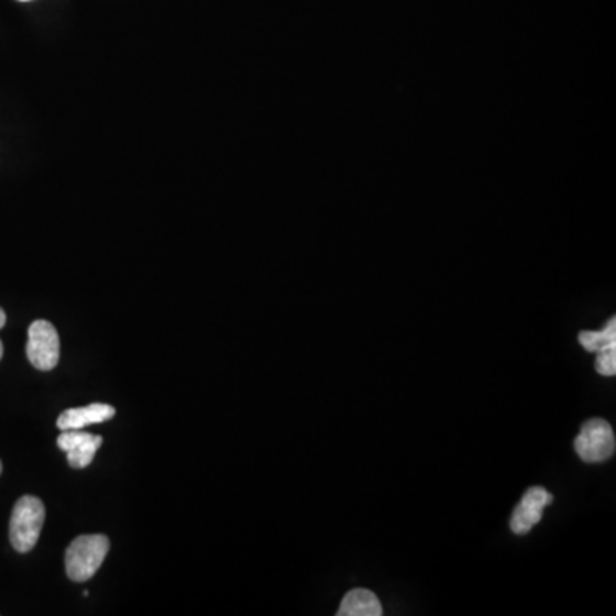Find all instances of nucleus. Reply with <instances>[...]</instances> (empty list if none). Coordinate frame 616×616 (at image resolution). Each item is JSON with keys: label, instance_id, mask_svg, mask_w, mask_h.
<instances>
[{"label": "nucleus", "instance_id": "nucleus-6", "mask_svg": "<svg viewBox=\"0 0 616 616\" xmlns=\"http://www.w3.org/2000/svg\"><path fill=\"white\" fill-rule=\"evenodd\" d=\"M553 502V495L543 486H532L524 493L522 501L514 510L510 529L514 535H528L543 517V508Z\"/></svg>", "mask_w": 616, "mask_h": 616}, {"label": "nucleus", "instance_id": "nucleus-11", "mask_svg": "<svg viewBox=\"0 0 616 616\" xmlns=\"http://www.w3.org/2000/svg\"><path fill=\"white\" fill-rule=\"evenodd\" d=\"M6 322H8V316H6L4 310L0 308V329L4 328Z\"/></svg>", "mask_w": 616, "mask_h": 616}, {"label": "nucleus", "instance_id": "nucleus-10", "mask_svg": "<svg viewBox=\"0 0 616 616\" xmlns=\"http://www.w3.org/2000/svg\"><path fill=\"white\" fill-rule=\"evenodd\" d=\"M596 370L601 375L613 377L616 374V343L597 351Z\"/></svg>", "mask_w": 616, "mask_h": 616}, {"label": "nucleus", "instance_id": "nucleus-9", "mask_svg": "<svg viewBox=\"0 0 616 616\" xmlns=\"http://www.w3.org/2000/svg\"><path fill=\"white\" fill-rule=\"evenodd\" d=\"M579 343L585 351L597 353L616 343V320L612 319L603 331H584L579 334Z\"/></svg>", "mask_w": 616, "mask_h": 616}, {"label": "nucleus", "instance_id": "nucleus-7", "mask_svg": "<svg viewBox=\"0 0 616 616\" xmlns=\"http://www.w3.org/2000/svg\"><path fill=\"white\" fill-rule=\"evenodd\" d=\"M116 408L105 403H92L85 408H70L61 413L57 420L58 430H82L89 425L103 424L112 420Z\"/></svg>", "mask_w": 616, "mask_h": 616}, {"label": "nucleus", "instance_id": "nucleus-1", "mask_svg": "<svg viewBox=\"0 0 616 616\" xmlns=\"http://www.w3.org/2000/svg\"><path fill=\"white\" fill-rule=\"evenodd\" d=\"M45 522V505L40 498L21 497L12 508L11 524H9V538L12 548L18 553H28L38 543Z\"/></svg>", "mask_w": 616, "mask_h": 616}, {"label": "nucleus", "instance_id": "nucleus-5", "mask_svg": "<svg viewBox=\"0 0 616 616\" xmlns=\"http://www.w3.org/2000/svg\"><path fill=\"white\" fill-rule=\"evenodd\" d=\"M101 443H103V437L92 436L82 430H62L57 439L58 449L66 452L67 462L74 470L88 468Z\"/></svg>", "mask_w": 616, "mask_h": 616}, {"label": "nucleus", "instance_id": "nucleus-3", "mask_svg": "<svg viewBox=\"0 0 616 616\" xmlns=\"http://www.w3.org/2000/svg\"><path fill=\"white\" fill-rule=\"evenodd\" d=\"M28 360L35 369L48 372L61 359V339L57 329L48 320H35L28 329Z\"/></svg>", "mask_w": 616, "mask_h": 616}, {"label": "nucleus", "instance_id": "nucleus-12", "mask_svg": "<svg viewBox=\"0 0 616 616\" xmlns=\"http://www.w3.org/2000/svg\"><path fill=\"white\" fill-rule=\"evenodd\" d=\"M2 356H4V344L0 341V360H2Z\"/></svg>", "mask_w": 616, "mask_h": 616}, {"label": "nucleus", "instance_id": "nucleus-8", "mask_svg": "<svg viewBox=\"0 0 616 616\" xmlns=\"http://www.w3.org/2000/svg\"><path fill=\"white\" fill-rule=\"evenodd\" d=\"M378 597L369 590H353L343 597L338 616H381Z\"/></svg>", "mask_w": 616, "mask_h": 616}, {"label": "nucleus", "instance_id": "nucleus-4", "mask_svg": "<svg viewBox=\"0 0 616 616\" xmlns=\"http://www.w3.org/2000/svg\"><path fill=\"white\" fill-rule=\"evenodd\" d=\"M575 452L584 462H603L615 454V433L603 418H593L582 425L574 442Z\"/></svg>", "mask_w": 616, "mask_h": 616}, {"label": "nucleus", "instance_id": "nucleus-13", "mask_svg": "<svg viewBox=\"0 0 616 616\" xmlns=\"http://www.w3.org/2000/svg\"><path fill=\"white\" fill-rule=\"evenodd\" d=\"M0 473H2V462H0Z\"/></svg>", "mask_w": 616, "mask_h": 616}, {"label": "nucleus", "instance_id": "nucleus-2", "mask_svg": "<svg viewBox=\"0 0 616 616\" xmlns=\"http://www.w3.org/2000/svg\"><path fill=\"white\" fill-rule=\"evenodd\" d=\"M110 550L105 535H85L74 539L66 551L67 578L74 582H86L97 574Z\"/></svg>", "mask_w": 616, "mask_h": 616}, {"label": "nucleus", "instance_id": "nucleus-14", "mask_svg": "<svg viewBox=\"0 0 616 616\" xmlns=\"http://www.w3.org/2000/svg\"><path fill=\"white\" fill-rule=\"evenodd\" d=\"M20 2H30V0H20Z\"/></svg>", "mask_w": 616, "mask_h": 616}]
</instances>
